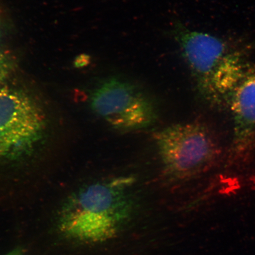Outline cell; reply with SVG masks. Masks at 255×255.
Wrapping results in <instances>:
<instances>
[{
    "label": "cell",
    "instance_id": "1",
    "mask_svg": "<svg viewBox=\"0 0 255 255\" xmlns=\"http://www.w3.org/2000/svg\"><path fill=\"white\" fill-rule=\"evenodd\" d=\"M132 176H120L86 185L73 193L60 209L57 227L67 239L97 244L116 237L129 218Z\"/></svg>",
    "mask_w": 255,
    "mask_h": 255
},
{
    "label": "cell",
    "instance_id": "2",
    "mask_svg": "<svg viewBox=\"0 0 255 255\" xmlns=\"http://www.w3.org/2000/svg\"><path fill=\"white\" fill-rule=\"evenodd\" d=\"M173 33L203 97L213 104H228L250 68L247 51L178 22Z\"/></svg>",
    "mask_w": 255,
    "mask_h": 255
},
{
    "label": "cell",
    "instance_id": "3",
    "mask_svg": "<svg viewBox=\"0 0 255 255\" xmlns=\"http://www.w3.org/2000/svg\"><path fill=\"white\" fill-rule=\"evenodd\" d=\"M162 173L172 181H184L211 168L221 149L208 127L202 123L173 124L154 136Z\"/></svg>",
    "mask_w": 255,
    "mask_h": 255
},
{
    "label": "cell",
    "instance_id": "4",
    "mask_svg": "<svg viewBox=\"0 0 255 255\" xmlns=\"http://www.w3.org/2000/svg\"><path fill=\"white\" fill-rule=\"evenodd\" d=\"M42 108L26 92L0 87V163L12 164L33 156L46 138Z\"/></svg>",
    "mask_w": 255,
    "mask_h": 255
},
{
    "label": "cell",
    "instance_id": "5",
    "mask_svg": "<svg viewBox=\"0 0 255 255\" xmlns=\"http://www.w3.org/2000/svg\"><path fill=\"white\" fill-rule=\"evenodd\" d=\"M91 107L101 119L121 131L146 128L157 119L151 99L135 85L117 78L107 80L95 89Z\"/></svg>",
    "mask_w": 255,
    "mask_h": 255
},
{
    "label": "cell",
    "instance_id": "6",
    "mask_svg": "<svg viewBox=\"0 0 255 255\" xmlns=\"http://www.w3.org/2000/svg\"><path fill=\"white\" fill-rule=\"evenodd\" d=\"M229 106L234 120L232 155L239 161L255 146V65H251L235 89Z\"/></svg>",
    "mask_w": 255,
    "mask_h": 255
},
{
    "label": "cell",
    "instance_id": "7",
    "mask_svg": "<svg viewBox=\"0 0 255 255\" xmlns=\"http://www.w3.org/2000/svg\"><path fill=\"white\" fill-rule=\"evenodd\" d=\"M14 66L12 57L8 53L0 51V85L11 74Z\"/></svg>",
    "mask_w": 255,
    "mask_h": 255
},
{
    "label": "cell",
    "instance_id": "8",
    "mask_svg": "<svg viewBox=\"0 0 255 255\" xmlns=\"http://www.w3.org/2000/svg\"><path fill=\"white\" fill-rule=\"evenodd\" d=\"M4 255H24V250L21 247H17Z\"/></svg>",
    "mask_w": 255,
    "mask_h": 255
},
{
    "label": "cell",
    "instance_id": "9",
    "mask_svg": "<svg viewBox=\"0 0 255 255\" xmlns=\"http://www.w3.org/2000/svg\"><path fill=\"white\" fill-rule=\"evenodd\" d=\"M0 34H1V27H0Z\"/></svg>",
    "mask_w": 255,
    "mask_h": 255
}]
</instances>
